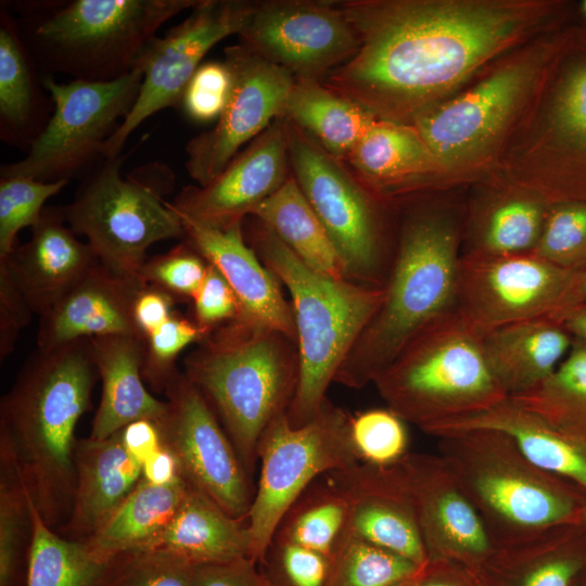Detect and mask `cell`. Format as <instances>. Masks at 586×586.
I'll return each mask as SVG.
<instances>
[{"instance_id":"6da1fadb","label":"cell","mask_w":586,"mask_h":586,"mask_svg":"<svg viewBox=\"0 0 586 586\" xmlns=\"http://www.w3.org/2000/svg\"><path fill=\"white\" fill-rule=\"evenodd\" d=\"M358 49L323 85L378 119L413 117L508 47L527 4L496 1H337Z\"/></svg>"},{"instance_id":"7a4b0ae2","label":"cell","mask_w":586,"mask_h":586,"mask_svg":"<svg viewBox=\"0 0 586 586\" xmlns=\"http://www.w3.org/2000/svg\"><path fill=\"white\" fill-rule=\"evenodd\" d=\"M99 377L91 339L36 349L0 402V443L13 454L29 495L52 528L67 522L76 472V425Z\"/></svg>"},{"instance_id":"3957f363","label":"cell","mask_w":586,"mask_h":586,"mask_svg":"<svg viewBox=\"0 0 586 586\" xmlns=\"http://www.w3.org/2000/svg\"><path fill=\"white\" fill-rule=\"evenodd\" d=\"M460 234L447 211L422 207L403 221L383 301L337 370L353 390L373 383L404 345L456 307Z\"/></svg>"},{"instance_id":"277c9868","label":"cell","mask_w":586,"mask_h":586,"mask_svg":"<svg viewBox=\"0 0 586 586\" xmlns=\"http://www.w3.org/2000/svg\"><path fill=\"white\" fill-rule=\"evenodd\" d=\"M182 372L203 394L252 476L264 431L288 412L296 392V339L233 320L196 344Z\"/></svg>"},{"instance_id":"5b68a950","label":"cell","mask_w":586,"mask_h":586,"mask_svg":"<svg viewBox=\"0 0 586 586\" xmlns=\"http://www.w3.org/2000/svg\"><path fill=\"white\" fill-rule=\"evenodd\" d=\"M243 234L292 298L300 377L286 416L292 426H302L328 399L330 384L378 311L384 290L313 270L267 225L253 216L243 220Z\"/></svg>"},{"instance_id":"8992f818","label":"cell","mask_w":586,"mask_h":586,"mask_svg":"<svg viewBox=\"0 0 586 586\" xmlns=\"http://www.w3.org/2000/svg\"><path fill=\"white\" fill-rule=\"evenodd\" d=\"M493 546L560 525L579 524L586 494L534 463L508 434L472 430L438 438Z\"/></svg>"},{"instance_id":"52a82bcc","label":"cell","mask_w":586,"mask_h":586,"mask_svg":"<svg viewBox=\"0 0 586 586\" xmlns=\"http://www.w3.org/2000/svg\"><path fill=\"white\" fill-rule=\"evenodd\" d=\"M386 407L424 433L509 398L483 336L453 309L417 332L372 383Z\"/></svg>"},{"instance_id":"ba28073f","label":"cell","mask_w":586,"mask_h":586,"mask_svg":"<svg viewBox=\"0 0 586 586\" xmlns=\"http://www.w3.org/2000/svg\"><path fill=\"white\" fill-rule=\"evenodd\" d=\"M124 156L103 158L84 180L74 199L60 206L66 224L84 235L100 264L120 276L140 280L149 247L168 239H184L180 217L164 196L175 176L160 162L122 175Z\"/></svg>"},{"instance_id":"9c48e42d","label":"cell","mask_w":586,"mask_h":586,"mask_svg":"<svg viewBox=\"0 0 586 586\" xmlns=\"http://www.w3.org/2000/svg\"><path fill=\"white\" fill-rule=\"evenodd\" d=\"M199 0H74L43 11L33 43L47 64L75 79L130 72L156 30Z\"/></svg>"},{"instance_id":"30bf717a","label":"cell","mask_w":586,"mask_h":586,"mask_svg":"<svg viewBox=\"0 0 586 586\" xmlns=\"http://www.w3.org/2000/svg\"><path fill=\"white\" fill-rule=\"evenodd\" d=\"M349 420L348 413L327 399L306 424L292 426L284 412L264 431L258 444V484L246 518L250 558L258 564L288 510L318 476L359 462Z\"/></svg>"},{"instance_id":"8fae6325","label":"cell","mask_w":586,"mask_h":586,"mask_svg":"<svg viewBox=\"0 0 586 586\" xmlns=\"http://www.w3.org/2000/svg\"><path fill=\"white\" fill-rule=\"evenodd\" d=\"M285 120L292 176L330 237L346 278L383 288L395 246L384 237L377 196L343 161Z\"/></svg>"},{"instance_id":"7c38bea8","label":"cell","mask_w":586,"mask_h":586,"mask_svg":"<svg viewBox=\"0 0 586 586\" xmlns=\"http://www.w3.org/2000/svg\"><path fill=\"white\" fill-rule=\"evenodd\" d=\"M141 82L137 67L112 80L58 82L46 76L42 85L51 95L53 113L25 157L3 165L1 177L69 181L94 160H103L104 145L132 109Z\"/></svg>"},{"instance_id":"4fadbf2b","label":"cell","mask_w":586,"mask_h":586,"mask_svg":"<svg viewBox=\"0 0 586 586\" xmlns=\"http://www.w3.org/2000/svg\"><path fill=\"white\" fill-rule=\"evenodd\" d=\"M254 1L199 0L190 14L142 50L133 67L142 73L136 102L106 141L103 158L120 155L130 133L151 115L180 105L203 58L219 41L242 30Z\"/></svg>"},{"instance_id":"5bb4252c","label":"cell","mask_w":586,"mask_h":586,"mask_svg":"<svg viewBox=\"0 0 586 586\" xmlns=\"http://www.w3.org/2000/svg\"><path fill=\"white\" fill-rule=\"evenodd\" d=\"M164 394L167 409L156 424L182 477L229 515L246 522L255 494L251 476L214 410L181 371L175 373Z\"/></svg>"},{"instance_id":"9a60e30c","label":"cell","mask_w":586,"mask_h":586,"mask_svg":"<svg viewBox=\"0 0 586 586\" xmlns=\"http://www.w3.org/2000/svg\"><path fill=\"white\" fill-rule=\"evenodd\" d=\"M242 44L294 78L321 81L358 49V37L327 0L254 1L240 31Z\"/></svg>"},{"instance_id":"2e32d148","label":"cell","mask_w":586,"mask_h":586,"mask_svg":"<svg viewBox=\"0 0 586 586\" xmlns=\"http://www.w3.org/2000/svg\"><path fill=\"white\" fill-rule=\"evenodd\" d=\"M574 273L533 253L461 255L455 309L484 336L507 324L552 315Z\"/></svg>"},{"instance_id":"e0dca14e","label":"cell","mask_w":586,"mask_h":586,"mask_svg":"<svg viewBox=\"0 0 586 586\" xmlns=\"http://www.w3.org/2000/svg\"><path fill=\"white\" fill-rule=\"evenodd\" d=\"M224 61L232 75L226 107L212 129L195 136L186 146L187 171L201 187L218 176L242 145L284 116L295 79L242 43L227 47Z\"/></svg>"},{"instance_id":"ac0fdd59","label":"cell","mask_w":586,"mask_h":586,"mask_svg":"<svg viewBox=\"0 0 586 586\" xmlns=\"http://www.w3.org/2000/svg\"><path fill=\"white\" fill-rule=\"evenodd\" d=\"M383 469L415 514L429 561L453 560L474 570L493 544L447 461L440 454L409 451Z\"/></svg>"},{"instance_id":"d6986e66","label":"cell","mask_w":586,"mask_h":586,"mask_svg":"<svg viewBox=\"0 0 586 586\" xmlns=\"http://www.w3.org/2000/svg\"><path fill=\"white\" fill-rule=\"evenodd\" d=\"M536 68L528 61L508 64L449 102L420 111L415 129L437 163L467 161L492 144L525 98Z\"/></svg>"},{"instance_id":"ffe728a7","label":"cell","mask_w":586,"mask_h":586,"mask_svg":"<svg viewBox=\"0 0 586 586\" xmlns=\"http://www.w3.org/2000/svg\"><path fill=\"white\" fill-rule=\"evenodd\" d=\"M286 120L272 122L211 182L183 188L169 207L181 221L227 229L242 224L289 178Z\"/></svg>"},{"instance_id":"44dd1931","label":"cell","mask_w":586,"mask_h":586,"mask_svg":"<svg viewBox=\"0 0 586 586\" xmlns=\"http://www.w3.org/2000/svg\"><path fill=\"white\" fill-rule=\"evenodd\" d=\"M144 284L95 263L39 317L37 348L51 351L77 340L112 334L138 335L132 306Z\"/></svg>"},{"instance_id":"7402d4cb","label":"cell","mask_w":586,"mask_h":586,"mask_svg":"<svg viewBox=\"0 0 586 586\" xmlns=\"http://www.w3.org/2000/svg\"><path fill=\"white\" fill-rule=\"evenodd\" d=\"M87 242L66 224L60 206L44 207L28 241L0 259L35 315L50 309L95 263Z\"/></svg>"},{"instance_id":"603a6c76","label":"cell","mask_w":586,"mask_h":586,"mask_svg":"<svg viewBox=\"0 0 586 586\" xmlns=\"http://www.w3.org/2000/svg\"><path fill=\"white\" fill-rule=\"evenodd\" d=\"M184 239L226 278L240 303L237 320L296 339L294 314L279 280L259 260L243 234V222L214 229L182 221Z\"/></svg>"},{"instance_id":"cb8c5ba5","label":"cell","mask_w":586,"mask_h":586,"mask_svg":"<svg viewBox=\"0 0 586 586\" xmlns=\"http://www.w3.org/2000/svg\"><path fill=\"white\" fill-rule=\"evenodd\" d=\"M480 429L508 434L534 463L586 494V425L551 422L509 397L485 411L441 422L425 433L440 438Z\"/></svg>"},{"instance_id":"d4e9b609","label":"cell","mask_w":586,"mask_h":586,"mask_svg":"<svg viewBox=\"0 0 586 586\" xmlns=\"http://www.w3.org/2000/svg\"><path fill=\"white\" fill-rule=\"evenodd\" d=\"M324 476L348 502L347 532L420 566L429 562L415 514L383 467L358 462Z\"/></svg>"},{"instance_id":"484cf974","label":"cell","mask_w":586,"mask_h":586,"mask_svg":"<svg viewBox=\"0 0 586 586\" xmlns=\"http://www.w3.org/2000/svg\"><path fill=\"white\" fill-rule=\"evenodd\" d=\"M586 566V528L553 526L493 546L473 570L481 586H572Z\"/></svg>"},{"instance_id":"4316f807","label":"cell","mask_w":586,"mask_h":586,"mask_svg":"<svg viewBox=\"0 0 586 586\" xmlns=\"http://www.w3.org/2000/svg\"><path fill=\"white\" fill-rule=\"evenodd\" d=\"M76 487L71 515L61 527L67 538L85 542L125 501L142 479V464L126 451L120 430L104 440L77 438Z\"/></svg>"},{"instance_id":"83f0119b","label":"cell","mask_w":586,"mask_h":586,"mask_svg":"<svg viewBox=\"0 0 586 586\" xmlns=\"http://www.w3.org/2000/svg\"><path fill=\"white\" fill-rule=\"evenodd\" d=\"M555 80L549 125L562 169L542 198L586 203V40L570 36Z\"/></svg>"},{"instance_id":"f1b7e54d","label":"cell","mask_w":586,"mask_h":586,"mask_svg":"<svg viewBox=\"0 0 586 586\" xmlns=\"http://www.w3.org/2000/svg\"><path fill=\"white\" fill-rule=\"evenodd\" d=\"M91 340L102 393L89 436L104 440L132 421L162 419L167 409L166 400L155 398L143 383V340L135 334Z\"/></svg>"},{"instance_id":"f546056e","label":"cell","mask_w":586,"mask_h":586,"mask_svg":"<svg viewBox=\"0 0 586 586\" xmlns=\"http://www.w3.org/2000/svg\"><path fill=\"white\" fill-rule=\"evenodd\" d=\"M573 335L550 316L495 329L483 336L484 353L495 378L509 397L545 382L564 359Z\"/></svg>"},{"instance_id":"4dcf8cb0","label":"cell","mask_w":586,"mask_h":586,"mask_svg":"<svg viewBox=\"0 0 586 586\" xmlns=\"http://www.w3.org/2000/svg\"><path fill=\"white\" fill-rule=\"evenodd\" d=\"M250 547L246 522L189 484L167 525L143 550H161L200 565L250 557Z\"/></svg>"},{"instance_id":"1f68e13d","label":"cell","mask_w":586,"mask_h":586,"mask_svg":"<svg viewBox=\"0 0 586 586\" xmlns=\"http://www.w3.org/2000/svg\"><path fill=\"white\" fill-rule=\"evenodd\" d=\"M356 178L372 193L394 192L438 164L418 131L378 119L345 158Z\"/></svg>"},{"instance_id":"d6a6232c","label":"cell","mask_w":586,"mask_h":586,"mask_svg":"<svg viewBox=\"0 0 586 586\" xmlns=\"http://www.w3.org/2000/svg\"><path fill=\"white\" fill-rule=\"evenodd\" d=\"M315 139L328 153L344 161L378 118L362 105L321 81L295 78L284 116Z\"/></svg>"},{"instance_id":"836d02e7","label":"cell","mask_w":586,"mask_h":586,"mask_svg":"<svg viewBox=\"0 0 586 586\" xmlns=\"http://www.w3.org/2000/svg\"><path fill=\"white\" fill-rule=\"evenodd\" d=\"M188 488L189 483L183 477L164 486L141 479L125 501L84 543L101 559L145 549L167 525Z\"/></svg>"},{"instance_id":"e575fe53","label":"cell","mask_w":586,"mask_h":586,"mask_svg":"<svg viewBox=\"0 0 586 586\" xmlns=\"http://www.w3.org/2000/svg\"><path fill=\"white\" fill-rule=\"evenodd\" d=\"M249 216L267 225L313 270L347 279L330 237L293 176Z\"/></svg>"},{"instance_id":"d590c367","label":"cell","mask_w":586,"mask_h":586,"mask_svg":"<svg viewBox=\"0 0 586 586\" xmlns=\"http://www.w3.org/2000/svg\"><path fill=\"white\" fill-rule=\"evenodd\" d=\"M30 515L25 586H111L122 555L101 559L84 542L60 536L43 521L31 497Z\"/></svg>"},{"instance_id":"8d00e7d4","label":"cell","mask_w":586,"mask_h":586,"mask_svg":"<svg viewBox=\"0 0 586 586\" xmlns=\"http://www.w3.org/2000/svg\"><path fill=\"white\" fill-rule=\"evenodd\" d=\"M549 204L536 193L498 198L481 211L471 243L461 255L506 256L532 253Z\"/></svg>"},{"instance_id":"74e56055","label":"cell","mask_w":586,"mask_h":586,"mask_svg":"<svg viewBox=\"0 0 586 586\" xmlns=\"http://www.w3.org/2000/svg\"><path fill=\"white\" fill-rule=\"evenodd\" d=\"M39 92L30 71L29 58L15 23L1 14L0 25V125L1 135L29 143L39 131L37 120Z\"/></svg>"},{"instance_id":"f35d334b","label":"cell","mask_w":586,"mask_h":586,"mask_svg":"<svg viewBox=\"0 0 586 586\" xmlns=\"http://www.w3.org/2000/svg\"><path fill=\"white\" fill-rule=\"evenodd\" d=\"M324 479L323 483L315 481L291 506L273 537L332 558L347 532L348 502Z\"/></svg>"},{"instance_id":"ab89813d","label":"cell","mask_w":586,"mask_h":586,"mask_svg":"<svg viewBox=\"0 0 586 586\" xmlns=\"http://www.w3.org/2000/svg\"><path fill=\"white\" fill-rule=\"evenodd\" d=\"M30 495L11 450L0 443V586H25Z\"/></svg>"},{"instance_id":"60d3db41","label":"cell","mask_w":586,"mask_h":586,"mask_svg":"<svg viewBox=\"0 0 586 586\" xmlns=\"http://www.w3.org/2000/svg\"><path fill=\"white\" fill-rule=\"evenodd\" d=\"M510 398L551 422L586 425V342L574 337L569 353L545 382Z\"/></svg>"},{"instance_id":"b9f144b4","label":"cell","mask_w":586,"mask_h":586,"mask_svg":"<svg viewBox=\"0 0 586 586\" xmlns=\"http://www.w3.org/2000/svg\"><path fill=\"white\" fill-rule=\"evenodd\" d=\"M422 568L346 532L332 557L329 586H398Z\"/></svg>"},{"instance_id":"7bdbcfd3","label":"cell","mask_w":586,"mask_h":586,"mask_svg":"<svg viewBox=\"0 0 586 586\" xmlns=\"http://www.w3.org/2000/svg\"><path fill=\"white\" fill-rule=\"evenodd\" d=\"M532 253L565 270L578 272L586 269V203L549 204L540 237Z\"/></svg>"},{"instance_id":"ee69618b","label":"cell","mask_w":586,"mask_h":586,"mask_svg":"<svg viewBox=\"0 0 586 586\" xmlns=\"http://www.w3.org/2000/svg\"><path fill=\"white\" fill-rule=\"evenodd\" d=\"M68 181L42 182L27 177L0 179V259L15 249L20 230L33 227L44 203L58 194Z\"/></svg>"},{"instance_id":"f6af8a7d","label":"cell","mask_w":586,"mask_h":586,"mask_svg":"<svg viewBox=\"0 0 586 586\" xmlns=\"http://www.w3.org/2000/svg\"><path fill=\"white\" fill-rule=\"evenodd\" d=\"M211 331L177 310L143 339L141 373L143 381L155 392L165 391L179 370L176 360L190 344H198Z\"/></svg>"},{"instance_id":"bcb514c9","label":"cell","mask_w":586,"mask_h":586,"mask_svg":"<svg viewBox=\"0 0 586 586\" xmlns=\"http://www.w3.org/2000/svg\"><path fill=\"white\" fill-rule=\"evenodd\" d=\"M349 431L359 462L384 467L409 453L406 422L387 407L351 416Z\"/></svg>"},{"instance_id":"7dc6e473","label":"cell","mask_w":586,"mask_h":586,"mask_svg":"<svg viewBox=\"0 0 586 586\" xmlns=\"http://www.w3.org/2000/svg\"><path fill=\"white\" fill-rule=\"evenodd\" d=\"M208 263L189 242L182 240L169 251L148 257L139 277L176 301H191L201 286Z\"/></svg>"},{"instance_id":"c3c4849f","label":"cell","mask_w":586,"mask_h":586,"mask_svg":"<svg viewBox=\"0 0 586 586\" xmlns=\"http://www.w3.org/2000/svg\"><path fill=\"white\" fill-rule=\"evenodd\" d=\"M259 565L271 586H329L332 558L273 537Z\"/></svg>"},{"instance_id":"681fc988","label":"cell","mask_w":586,"mask_h":586,"mask_svg":"<svg viewBox=\"0 0 586 586\" xmlns=\"http://www.w3.org/2000/svg\"><path fill=\"white\" fill-rule=\"evenodd\" d=\"M194 565L161 550L124 553L111 586H194Z\"/></svg>"},{"instance_id":"f907efd6","label":"cell","mask_w":586,"mask_h":586,"mask_svg":"<svg viewBox=\"0 0 586 586\" xmlns=\"http://www.w3.org/2000/svg\"><path fill=\"white\" fill-rule=\"evenodd\" d=\"M231 87L232 75L225 61L202 63L189 81L180 105L194 122L217 120L226 107Z\"/></svg>"},{"instance_id":"816d5d0a","label":"cell","mask_w":586,"mask_h":586,"mask_svg":"<svg viewBox=\"0 0 586 586\" xmlns=\"http://www.w3.org/2000/svg\"><path fill=\"white\" fill-rule=\"evenodd\" d=\"M190 302L191 318L207 331L240 317V303L234 291L222 273L209 263L205 278Z\"/></svg>"},{"instance_id":"f5cc1de1","label":"cell","mask_w":586,"mask_h":586,"mask_svg":"<svg viewBox=\"0 0 586 586\" xmlns=\"http://www.w3.org/2000/svg\"><path fill=\"white\" fill-rule=\"evenodd\" d=\"M34 311L14 284L3 265H0V359L14 349L20 332L31 320Z\"/></svg>"},{"instance_id":"db71d44e","label":"cell","mask_w":586,"mask_h":586,"mask_svg":"<svg viewBox=\"0 0 586 586\" xmlns=\"http://www.w3.org/2000/svg\"><path fill=\"white\" fill-rule=\"evenodd\" d=\"M258 566L250 557L194 565V586H271Z\"/></svg>"},{"instance_id":"11a10c76","label":"cell","mask_w":586,"mask_h":586,"mask_svg":"<svg viewBox=\"0 0 586 586\" xmlns=\"http://www.w3.org/2000/svg\"><path fill=\"white\" fill-rule=\"evenodd\" d=\"M176 300L165 291L144 284L132 306V320L138 335L143 340L175 313Z\"/></svg>"},{"instance_id":"9f6ffc18","label":"cell","mask_w":586,"mask_h":586,"mask_svg":"<svg viewBox=\"0 0 586 586\" xmlns=\"http://www.w3.org/2000/svg\"><path fill=\"white\" fill-rule=\"evenodd\" d=\"M120 435L128 455L141 464L163 447L158 426L149 419L128 423L120 430Z\"/></svg>"},{"instance_id":"6f0895ef","label":"cell","mask_w":586,"mask_h":586,"mask_svg":"<svg viewBox=\"0 0 586 586\" xmlns=\"http://www.w3.org/2000/svg\"><path fill=\"white\" fill-rule=\"evenodd\" d=\"M463 564L453 560L429 561L416 576L417 586H471L470 573L468 577L462 573Z\"/></svg>"},{"instance_id":"680465c9","label":"cell","mask_w":586,"mask_h":586,"mask_svg":"<svg viewBox=\"0 0 586 586\" xmlns=\"http://www.w3.org/2000/svg\"><path fill=\"white\" fill-rule=\"evenodd\" d=\"M142 479L157 486L169 485L182 477L175 455L164 446L142 463Z\"/></svg>"},{"instance_id":"91938a15","label":"cell","mask_w":586,"mask_h":586,"mask_svg":"<svg viewBox=\"0 0 586 586\" xmlns=\"http://www.w3.org/2000/svg\"><path fill=\"white\" fill-rule=\"evenodd\" d=\"M586 303V269L575 272L556 311L555 317L562 311Z\"/></svg>"},{"instance_id":"94428289","label":"cell","mask_w":586,"mask_h":586,"mask_svg":"<svg viewBox=\"0 0 586 586\" xmlns=\"http://www.w3.org/2000/svg\"><path fill=\"white\" fill-rule=\"evenodd\" d=\"M552 318L561 321L573 337L586 342V303L571 307Z\"/></svg>"},{"instance_id":"6125c7cd","label":"cell","mask_w":586,"mask_h":586,"mask_svg":"<svg viewBox=\"0 0 586 586\" xmlns=\"http://www.w3.org/2000/svg\"><path fill=\"white\" fill-rule=\"evenodd\" d=\"M415 578L416 577H413V578H411V579H409V581H407V582H405V583H403V584H400L398 586H417Z\"/></svg>"},{"instance_id":"be15d7a7","label":"cell","mask_w":586,"mask_h":586,"mask_svg":"<svg viewBox=\"0 0 586 586\" xmlns=\"http://www.w3.org/2000/svg\"><path fill=\"white\" fill-rule=\"evenodd\" d=\"M581 11L584 18L586 20V0L581 3Z\"/></svg>"},{"instance_id":"e7e4bbea","label":"cell","mask_w":586,"mask_h":586,"mask_svg":"<svg viewBox=\"0 0 586 586\" xmlns=\"http://www.w3.org/2000/svg\"><path fill=\"white\" fill-rule=\"evenodd\" d=\"M581 525H582L583 527H585V528H586V510H585V512H584V515H583V519H582Z\"/></svg>"}]
</instances>
